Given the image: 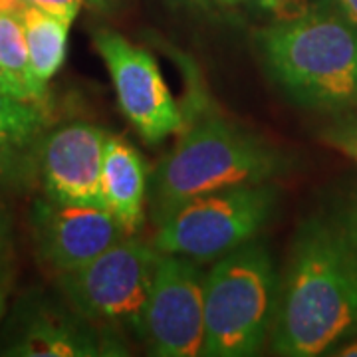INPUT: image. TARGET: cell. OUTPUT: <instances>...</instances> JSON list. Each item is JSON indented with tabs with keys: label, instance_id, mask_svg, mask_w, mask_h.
Here are the masks:
<instances>
[{
	"label": "cell",
	"instance_id": "22",
	"mask_svg": "<svg viewBox=\"0 0 357 357\" xmlns=\"http://www.w3.org/2000/svg\"><path fill=\"white\" fill-rule=\"evenodd\" d=\"M337 6L357 24V0H337Z\"/></svg>",
	"mask_w": 357,
	"mask_h": 357
},
{
	"label": "cell",
	"instance_id": "24",
	"mask_svg": "<svg viewBox=\"0 0 357 357\" xmlns=\"http://www.w3.org/2000/svg\"><path fill=\"white\" fill-rule=\"evenodd\" d=\"M6 294H8V286H2L0 288V319L4 318V312H6Z\"/></svg>",
	"mask_w": 357,
	"mask_h": 357
},
{
	"label": "cell",
	"instance_id": "2",
	"mask_svg": "<svg viewBox=\"0 0 357 357\" xmlns=\"http://www.w3.org/2000/svg\"><path fill=\"white\" fill-rule=\"evenodd\" d=\"M268 77L296 105L342 115L357 105V24L342 10L274 20L256 30Z\"/></svg>",
	"mask_w": 357,
	"mask_h": 357
},
{
	"label": "cell",
	"instance_id": "6",
	"mask_svg": "<svg viewBox=\"0 0 357 357\" xmlns=\"http://www.w3.org/2000/svg\"><path fill=\"white\" fill-rule=\"evenodd\" d=\"M159 250L123 236L91 262L58 274L66 300L93 324H123L137 332Z\"/></svg>",
	"mask_w": 357,
	"mask_h": 357
},
{
	"label": "cell",
	"instance_id": "18",
	"mask_svg": "<svg viewBox=\"0 0 357 357\" xmlns=\"http://www.w3.org/2000/svg\"><path fill=\"white\" fill-rule=\"evenodd\" d=\"M24 2L32 4V6H38L46 13L56 14L68 22H74L86 0H24Z\"/></svg>",
	"mask_w": 357,
	"mask_h": 357
},
{
	"label": "cell",
	"instance_id": "25",
	"mask_svg": "<svg viewBox=\"0 0 357 357\" xmlns=\"http://www.w3.org/2000/svg\"><path fill=\"white\" fill-rule=\"evenodd\" d=\"M220 2H225V4H236V2H241V0H220Z\"/></svg>",
	"mask_w": 357,
	"mask_h": 357
},
{
	"label": "cell",
	"instance_id": "10",
	"mask_svg": "<svg viewBox=\"0 0 357 357\" xmlns=\"http://www.w3.org/2000/svg\"><path fill=\"white\" fill-rule=\"evenodd\" d=\"M105 135L102 128L88 121H72L46 131L38 153L46 197L107 208L102 191Z\"/></svg>",
	"mask_w": 357,
	"mask_h": 357
},
{
	"label": "cell",
	"instance_id": "21",
	"mask_svg": "<svg viewBox=\"0 0 357 357\" xmlns=\"http://www.w3.org/2000/svg\"><path fill=\"white\" fill-rule=\"evenodd\" d=\"M332 356H349V357L357 356V337L349 340V342H345L344 345H340V347L333 351Z\"/></svg>",
	"mask_w": 357,
	"mask_h": 357
},
{
	"label": "cell",
	"instance_id": "3",
	"mask_svg": "<svg viewBox=\"0 0 357 357\" xmlns=\"http://www.w3.org/2000/svg\"><path fill=\"white\" fill-rule=\"evenodd\" d=\"M290 159L258 133L220 115H204L185 129L163 157L151 183L153 220L185 199L241 185L270 183Z\"/></svg>",
	"mask_w": 357,
	"mask_h": 357
},
{
	"label": "cell",
	"instance_id": "11",
	"mask_svg": "<svg viewBox=\"0 0 357 357\" xmlns=\"http://www.w3.org/2000/svg\"><path fill=\"white\" fill-rule=\"evenodd\" d=\"M6 335L4 356L93 357L105 356L93 321L76 307L48 298H24Z\"/></svg>",
	"mask_w": 357,
	"mask_h": 357
},
{
	"label": "cell",
	"instance_id": "5",
	"mask_svg": "<svg viewBox=\"0 0 357 357\" xmlns=\"http://www.w3.org/2000/svg\"><path fill=\"white\" fill-rule=\"evenodd\" d=\"M278 204L272 183L241 185L185 199L155 218L153 246L163 255L217 260L256 241Z\"/></svg>",
	"mask_w": 357,
	"mask_h": 357
},
{
	"label": "cell",
	"instance_id": "14",
	"mask_svg": "<svg viewBox=\"0 0 357 357\" xmlns=\"http://www.w3.org/2000/svg\"><path fill=\"white\" fill-rule=\"evenodd\" d=\"M18 18L24 30L32 72L40 84L48 86V82L64 66L66 52H68V34H70L72 22H68L56 14L46 13L38 6H32L28 2L18 13Z\"/></svg>",
	"mask_w": 357,
	"mask_h": 357
},
{
	"label": "cell",
	"instance_id": "9",
	"mask_svg": "<svg viewBox=\"0 0 357 357\" xmlns=\"http://www.w3.org/2000/svg\"><path fill=\"white\" fill-rule=\"evenodd\" d=\"M30 220L40 260L56 274L82 268L128 236L109 208L50 197L32 204Z\"/></svg>",
	"mask_w": 357,
	"mask_h": 357
},
{
	"label": "cell",
	"instance_id": "15",
	"mask_svg": "<svg viewBox=\"0 0 357 357\" xmlns=\"http://www.w3.org/2000/svg\"><path fill=\"white\" fill-rule=\"evenodd\" d=\"M0 66L20 82L28 96L40 105L48 103V88L40 84L28 56L24 30L18 14L0 13Z\"/></svg>",
	"mask_w": 357,
	"mask_h": 357
},
{
	"label": "cell",
	"instance_id": "13",
	"mask_svg": "<svg viewBox=\"0 0 357 357\" xmlns=\"http://www.w3.org/2000/svg\"><path fill=\"white\" fill-rule=\"evenodd\" d=\"M48 107L0 89V181H14L38 165Z\"/></svg>",
	"mask_w": 357,
	"mask_h": 357
},
{
	"label": "cell",
	"instance_id": "20",
	"mask_svg": "<svg viewBox=\"0 0 357 357\" xmlns=\"http://www.w3.org/2000/svg\"><path fill=\"white\" fill-rule=\"evenodd\" d=\"M8 274H10V264H8L6 248L0 246V288L8 284Z\"/></svg>",
	"mask_w": 357,
	"mask_h": 357
},
{
	"label": "cell",
	"instance_id": "8",
	"mask_svg": "<svg viewBox=\"0 0 357 357\" xmlns=\"http://www.w3.org/2000/svg\"><path fill=\"white\" fill-rule=\"evenodd\" d=\"M93 48L112 76L121 112L143 139L155 145L183 129V112L149 52L107 28L93 34Z\"/></svg>",
	"mask_w": 357,
	"mask_h": 357
},
{
	"label": "cell",
	"instance_id": "17",
	"mask_svg": "<svg viewBox=\"0 0 357 357\" xmlns=\"http://www.w3.org/2000/svg\"><path fill=\"white\" fill-rule=\"evenodd\" d=\"M262 10L274 16V20H292L306 14L332 8L337 0H252Z\"/></svg>",
	"mask_w": 357,
	"mask_h": 357
},
{
	"label": "cell",
	"instance_id": "16",
	"mask_svg": "<svg viewBox=\"0 0 357 357\" xmlns=\"http://www.w3.org/2000/svg\"><path fill=\"white\" fill-rule=\"evenodd\" d=\"M321 139L357 163V105L345 114L335 115L332 123L321 131Z\"/></svg>",
	"mask_w": 357,
	"mask_h": 357
},
{
	"label": "cell",
	"instance_id": "12",
	"mask_svg": "<svg viewBox=\"0 0 357 357\" xmlns=\"http://www.w3.org/2000/svg\"><path fill=\"white\" fill-rule=\"evenodd\" d=\"M147 181V167L139 151L123 137L107 133L102 163L103 199L129 236L143 227Z\"/></svg>",
	"mask_w": 357,
	"mask_h": 357
},
{
	"label": "cell",
	"instance_id": "1",
	"mask_svg": "<svg viewBox=\"0 0 357 357\" xmlns=\"http://www.w3.org/2000/svg\"><path fill=\"white\" fill-rule=\"evenodd\" d=\"M357 337V192H335L298 222L278 280L268 345L286 357L333 354Z\"/></svg>",
	"mask_w": 357,
	"mask_h": 357
},
{
	"label": "cell",
	"instance_id": "19",
	"mask_svg": "<svg viewBox=\"0 0 357 357\" xmlns=\"http://www.w3.org/2000/svg\"><path fill=\"white\" fill-rule=\"evenodd\" d=\"M0 89L2 91H6V93H10V96H16V98H20V100H28V102H34L30 96H28V91H26L22 86H20V82L18 79H14L2 66H0Z\"/></svg>",
	"mask_w": 357,
	"mask_h": 357
},
{
	"label": "cell",
	"instance_id": "4",
	"mask_svg": "<svg viewBox=\"0 0 357 357\" xmlns=\"http://www.w3.org/2000/svg\"><path fill=\"white\" fill-rule=\"evenodd\" d=\"M280 272L262 243L217 258L204 278V357H250L270 340Z\"/></svg>",
	"mask_w": 357,
	"mask_h": 357
},
{
	"label": "cell",
	"instance_id": "7",
	"mask_svg": "<svg viewBox=\"0 0 357 357\" xmlns=\"http://www.w3.org/2000/svg\"><path fill=\"white\" fill-rule=\"evenodd\" d=\"M137 333L153 356L203 354L204 276L197 260L159 252Z\"/></svg>",
	"mask_w": 357,
	"mask_h": 357
},
{
	"label": "cell",
	"instance_id": "23",
	"mask_svg": "<svg viewBox=\"0 0 357 357\" xmlns=\"http://www.w3.org/2000/svg\"><path fill=\"white\" fill-rule=\"evenodd\" d=\"M6 238H8V218L0 211V246H6Z\"/></svg>",
	"mask_w": 357,
	"mask_h": 357
}]
</instances>
